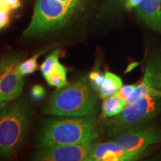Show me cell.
<instances>
[{
  "label": "cell",
  "mask_w": 161,
  "mask_h": 161,
  "mask_svg": "<svg viewBox=\"0 0 161 161\" xmlns=\"http://www.w3.org/2000/svg\"><path fill=\"white\" fill-rule=\"evenodd\" d=\"M102 133L96 115L46 119L37 134L39 148L98 140Z\"/></svg>",
  "instance_id": "obj_1"
},
{
  "label": "cell",
  "mask_w": 161,
  "mask_h": 161,
  "mask_svg": "<svg viewBox=\"0 0 161 161\" xmlns=\"http://www.w3.org/2000/svg\"><path fill=\"white\" fill-rule=\"evenodd\" d=\"M96 94L88 77L83 76L75 82L57 89L44 107L43 111L58 117L97 115L98 102Z\"/></svg>",
  "instance_id": "obj_2"
},
{
  "label": "cell",
  "mask_w": 161,
  "mask_h": 161,
  "mask_svg": "<svg viewBox=\"0 0 161 161\" xmlns=\"http://www.w3.org/2000/svg\"><path fill=\"white\" fill-rule=\"evenodd\" d=\"M31 106L20 98L0 110V158L8 160L17 153L29 131Z\"/></svg>",
  "instance_id": "obj_3"
},
{
  "label": "cell",
  "mask_w": 161,
  "mask_h": 161,
  "mask_svg": "<svg viewBox=\"0 0 161 161\" xmlns=\"http://www.w3.org/2000/svg\"><path fill=\"white\" fill-rule=\"evenodd\" d=\"M73 8L59 0H37L25 37L36 36L60 29L69 21Z\"/></svg>",
  "instance_id": "obj_4"
},
{
  "label": "cell",
  "mask_w": 161,
  "mask_h": 161,
  "mask_svg": "<svg viewBox=\"0 0 161 161\" xmlns=\"http://www.w3.org/2000/svg\"><path fill=\"white\" fill-rule=\"evenodd\" d=\"M161 112V96H144L128 104L119 115L104 119L111 127H134L147 125Z\"/></svg>",
  "instance_id": "obj_5"
},
{
  "label": "cell",
  "mask_w": 161,
  "mask_h": 161,
  "mask_svg": "<svg viewBox=\"0 0 161 161\" xmlns=\"http://www.w3.org/2000/svg\"><path fill=\"white\" fill-rule=\"evenodd\" d=\"M110 141L115 142L126 152H143L148 147L161 141V132L147 125L134 127L108 128Z\"/></svg>",
  "instance_id": "obj_6"
},
{
  "label": "cell",
  "mask_w": 161,
  "mask_h": 161,
  "mask_svg": "<svg viewBox=\"0 0 161 161\" xmlns=\"http://www.w3.org/2000/svg\"><path fill=\"white\" fill-rule=\"evenodd\" d=\"M97 142L98 140H95L79 144L39 148L33 161H84Z\"/></svg>",
  "instance_id": "obj_7"
},
{
  "label": "cell",
  "mask_w": 161,
  "mask_h": 161,
  "mask_svg": "<svg viewBox=\"0 0 161 161\" xmlns=\"http://www.w3.org/2000/svg\"><path fill=\"white\" fill-rule=\"evenodd\" d=\"M144 96H161V55L148 57L142 82L136 85L132 96L127 101L130 104Z\"/></svg>",
  "instance_id": "obj_8"
},
{
  "label": "cell",
  "mask_w": 161,
  "mask_h": 161,
  "mask_svg": "<svg viewBox=\"0 0 161 161\" xmlns=\"http://www.w3.org/2000/svg\"><path fill=\"white\" fill-rule=\"evenodd\" d=\"M20 58L17 55L5 57L4 71L0 76V98L11 102L21 96L24 87V79L17 70Z\"/></svg>",
  "instance_id": "obj_9"
},
{
  "label": "cell",
  "mask_w": 161,
  "mask_h": 161,
  "mask_svg": "<svg viewBox=\"0 0 161 161\" xmlns=\"http://www.w3.org/2000/svg\"><path fill=\"white\" fill-rule=\"evenodd\" d=\"M160 0H142L137 7L138 15L147 26L161 34V5Z\"/></svg>",
  "instance_id": "obj_10"
},
{
  "label": "cell",
  "mask_w": 161,
  "mask_h": 161,
  "mask_svg": "<svg viewBox=\"0 0 161 161\" xmlns=\"http://www.w3.org/2000/svg\"><path fill=\"white\" fill-rule=\"evenodd\" d=\"M127 102L115 95L104 98L102 104V117L112 118L121 114L127 106Z\"/></svg>",
  "instance_id": "obj_11"
},
{
  "label": "cell",
  "mask_w": 161,
  "mask_h": 161,
  "mask_svg": "<svg viewBox=\"0 0 161 161\" xmlns=\"http://www.w3.org/2000/svg\"><path fill=\"white\" fill-rule=\"evenodd\" d=\"M110 152L116 153L125 152L119 145L112 141L102 143L97 142L84 161H102L106 154Z\"/></svg>",
  "instance_id": "obj_12"
},
{
  "label": "cell",
  "mask_w": 161,
  "mask_h": 161,
  "mask_svg": "<svg viewBox=\"0 0 161 161\" xmlns=\"http://www.w3.org/2000/svg\"><path fill=\"white\" fill-rule=\"evenodd\" d=\"M122 86V80L115 74L107 71L104 73V80L98 92L100 98H106L116 93Z\"/></svg>",
  "instance_id": "obj_13"
},
{
  "label": "cell",
  "mask_w": 161,
  "mask_h": 161,
  "mask_svg": "<svg viewBox=\"0 0 161 161\" xmlns=\"http://www.w3.org/2000/svg\"><path fill=\"white\" fill-rule=\"evenodd\" d=\"M66 73H67V69L60 62H58L52 68V71L46 76L45 79L49 86L59 89L69 83L67 81Z\"/></svg>",
  "instance_id": "obj_14"
},
{
  "label": "cell",
  "mask_w": 161,
  "mask_h": 161,
  "mask_svg": "<svg viewBox=\"0 0 161 161\" xmlns=\"http://www.w3.org/2000/svg\"><path fill=\"white\" fill-rule=\"evenodd\" d=\"M148 154V149L143 152L116 153L110 152L106 154L102 161H137Z\"/></svg>",
  "instance_id": "obj_15"
},
{
  "label": "cell",
  "mask_w": 161,
  "mask_h": 161,
  "mask_svg": "<svg viewBox=\"0 0 161 161\" xmlns=\"http://www.w3.org/2000/svg\"><path fill=\"white\" fill-rule=\"evenodd\" d=\"M41 54L42 52H38L32 57L29 58V59L24 60L23 62H20L17 66V70L19 75L23 77L25 75H31L34 73L39 67L38 58L41 55Z\"/></svg>",
  "instance_id": "obj_16"
},
{
  "label": "cell",
  "mask_w": 161,
  "mask_h": 161,
  "mask_svg": "<svg viewBox=\"0 0 161 161\" xmlns=\"http://www.w3.org/2000/svg\"><path fill=\"white\" fill-rule=\"evenodd\" d=\"M59 55H60V50L56 49L54 52H52L50 55L46 58L43 63L40 66V71H41L42 75L44 78H46L50 72L52 71V68L55 66L56 64L59 62Z\"/></svg>",
  "instance_id": "obj_17"
},
{
  "label": "cell",
  "mask_w": 161,
  "mask_h": 161,
  "mask_svg": "<svg viewBox=\"0 0 161 161\" xmlns=\"http://www.w3.org/2000/svg\"><path fill=\"white\" fill-rule=\"evenodd\" d=\"M92 87L98 94L104 80V73H102L99 69H95L90 72L87 76Z\"/></svg>",
  "instance_id": "obj_18"
},
{
  "label": "cell",
  "mask_w": 161,
  "mask_h": 161,
  "mask_svg": "<svg viewBox=\"0 0 161 161\" xmlns=\"http://www.w3.org/2000/svg\"><path fill=\"white\" fill-rule=\"evenodd\" d=\"M46 90L42 85H34L30 90V98L33 102H39L46 97Z\"/></svg>",
  "instance_id": "obj_19"
},
{
  "label": "cell",
  "mask_w": 161,
  "mask_h": 161,
  "mask_svg": "<svg viewBox=\"0 0 161 161\" xmlns=\"http://www.w3.org/2000/svg\"><path fill=\"white\" fill-rule=\"evenodd\" d=\"M136 85L134 84H130V85H122V87L116 92L114 95L117 96L118 98L127 102L128 98L132 96L135 90Z\"/></svg>",
  "instance_id": "obj_20"
},
{
  "label": "cell",
  "mask_w": 161,
  "mask_h": 161,
  "mask_svg": "<svg viewBox=\"0 0 161 161\" xmlns=\"http://www.w3.org/2000/svg\"><path fill=\"white\" fill-rule=\"evenodd\" d=\"M6 4L11 10L17 9L21 5L20 0H6Z\"/></svg>",
  "instance_id": "obj_21"
},
{
  "label": "cell",
  "mask_w": 161,
  "mask_h": 161,
  "mask_svg": "<svg viewBox=\"0 0 161 161\" xmlns=\"http://www.w3.org/2000/svg\"><path fill=\"white\" fill-rule=\"evenodd\" d=\"M142 0H127L126 7L128 8H132L137 7Z\"/></svg>",
  "instance_id": "obj_22"
},
{
  "label": "cell",
  "mask_w": 161,
  "mask_h": 161,
  "mask_svg": "<svg viewBox=\"0 0 161 161\" xmlns=\"http://www.w3.org/2000/svg\"><path fill=\"white\" fill-rule=\"evenodd\" d=\"M59 1L66 4V5H67L68 6H69L72 8H75V7L77 5L79 0H59Z\"/></svg>",
  "instance_id": "obj_23"
},
{
  "label": "cell",
  "mask_w": 161,
  "mask_h": 161,
  "mask_svg": "<svg viewBox=\"0 0 161 161\" xmlns=\"http://www.w3.org/2000/svg\"><path fill=\"white\" fill-rule=\"evenodd\" d=\"M5 65V57H0V76L4 71Z\"/></svg>",
  "instance_id": "obj_24"
},
{
  "label": "cell",
  "mask_w": 161,
  "mask_h": 161,
  "mask_svg": "<svg viewBox=\"0 0 161 161\" xmlns=\"http://www.w3.org/2000/svg\"><path fill=\"white\" fill-rule=\"evenodd\" d=\"M141 161H161V156H157V157H154V158H147Z\"/></svg>",
  "instance_id": "obj_25"
},
{
  "label": "cell",
  "mask_w": 161,
  "mask_h": 161,
  "mask_svg": "<svg viewBox=\"0 0 161 161\" xmlns=\"http://www.w3.org/2000/svg\"><path fill=\"white\" fill-rule=\"evenodd\" d=\"M8 104V102H5V101L0 98V110L3 109V108H5Z\"/></svg>",
  "instance_id": "obj_26"
},
{
  "label": "cell",
  "mask_w": 161,
  "mask_h": 161,
  "mask_svg": "<svg viewBox=\"0 0 161 161\" xmlns=\"http://www.w3.org/2000/svg\"><path fill=\"white\" fill-rule=\"evenodd\" d=\"M0 5H7L6 0H0Z\"/></svg>",
  "instance_id": "obj_27"
},
{
  "label": "cell",
  "mask_w": 161,
  "mask_h": 161,
  "mask_svg": "<svg viewBox=\"0 0 161 161\" xmlns=\"http://www.w3.org/2000/svg\"><path fill=\"white\" fill-rule=\"evenodd\" d=\"M1 6H4V5H0V7H1Z\"/></svg>",
  "instance_id": "obj_28"
},
{
  "label": "cell",
  "mask_w": 161,
  "mask_h": 161,
  "mask_svg": "<svg viewBox=\"0 0 161 161\" xmlns=\"http://www.w3.org/2000/svg\"><path fill=\"white\" fill-rule=\"evenodd\" d=\"M160 2H161V0H160Z\"/></svg>",
  "instance_id": "obj_29"
}]
</instances>
